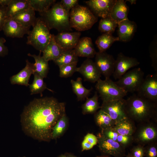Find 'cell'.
Listing matches in <instances>:
<instances>
[{
  "label": "cell",
  "instance_id": "1",
  "mask_svg": "<svg viewBox=\"0 0 157 157\" xmlns=\"http://www.w3.org/2000/svg\"><path fill=\"white\" fill-rule=\"evenodd\" d=\"M65 113V103L53 97L35 99L25 107L21 115L23 130L34 139L49 141L54 126Z\"/></svg>",
  "mask_w": 157,
  "mask_h": 157
},
{
  "label": "cell",
  "instance_id": "2",
  "mask_svg": "<svg viewBox=\"0 0 157 157\" xmlns=\"http://www.w3.org/2000/svg\"><path fill=\"white\" fill-rule=\"evenodd\" d=\"M124 110L127 117L138 123L157 122V103L134 94L125 100Z\"/></svg>",
  "mask_w": 157,
  "mask_h": 157
},
{
  "label": "cell",
  "instance_id": "3",
  "mask_svg": "<svg viewBox=\"0 0 157 157\" xmlns=\"http://www.w3.org/2000/svg\"><path fill=\"white\" fill-rule=\"evenodd\" d=\"M39 13L50 29L54 28L60 32L72 31L69 13L63 7L60 2L54 3L47 12Z\"/></svg>",
  "mask_w": 157,
  "mask_h": 157
},
{
  "label": "cell",
  "instance_id": "4",
  "mask_svg": "<svg viewBox=\"0 0 157 157\" xmlns=\"http://www.w3.org/2000/svg\"><path fill=\"white\" fill-rule=\"evenodd\" d=\"M69 20L71 28L80 32L91 28L98 18L88 8L78 4L70 10Z\"/></svg>",
  "mask_w": 157,
  "mask_h": 157
},
{
  "label": "cell",
  "instance_id": "5",
  "mask_svg": "<svg viewBox=\"0 0 157 157\" xmlns=\"http://www.w3.org/2000/svg\"><path fill=\"white\" fill-rule=\"evenodd\" d=\"M33 28L28 34L26 44L43 52L51 39L52 34L50 33V29L40 17L37 18Z\"/></svg>",
  "mask_w": 157,
  "mask_h": 157
},
{
  "label": "cell",
  "instance_id": "6",
  "mask_svg": "<svg viewBox=\"0 0 157 157\" xmlns=\"http://www.w3.org/2000/svg\"><path fill=\"white\" fill-rule=\"evenodd\" d=\"M95 88L103 102L123 98L127 93L110 78L104 80L99 79L97 82Z\"/></svg>",
  "mask_w": 157,
  "mask_h": 157
},
{
  "label": "cell",
  "instance_id": "7",
  "mask_svg": "<svg viewBox=\"0 0 157 157\" xmlns=\"http://www.w3.org/2000/svg\"><path fill=\"white\" fill-rule=\"evenodd\" d=\"M153 121L139 123L132 135L134 142L144 146L157 140V126Z\"/></svg>",
  "mask_w": 157,
  "mask_h": 157
},
{
  "label": "cell",
  "instance_id": "8",
  "mask_svg": "<svg viewBox=\"0 0 157 157\" xmlns=\"http://www.w3.org/2000/svg\"><path fill=\"white\" fill-rule=\"evenodd\" d=\"M144 73L140 67L127 71L115 83L127 93L137 92L144 78Z\"/></svg>",
  "mask_w": 157,
  "mask_h": 157
},
{
  "label": "cell",
  "instance_id": "9",
  "mask_svg": "<svg viewBox=\"0 0 157 157\" xmlns=\"http://www.w3.org/2000/svg\"><path fill=\"white\" fill-rule=\"evenodd\" d=\"M97 137L99 150L104 155L114 157L125 156L126 148L117 142L105 137L101 133Z\"/></svg>",
  "mask_w": 157,
  "mask_h": 157
},
{
  "label": "cell",
  "instance_id": "10",
  "mask_svg": "<svg viewBox=\"0 0 157 157\" xmlns=\"http://www.w3.org/2000/svg\"><path fill=\"white\" fill-rule=\"evenodd\" d=\"M137 92L138 95L157 103V72L147 75Z\"/></svg>",
  "mask_w": 157,
  "mask_h": 157
},
{
  "label": "cell",
  "instance_id": "11",
  "mask_svg": "<svg viewBox=\"0 0 157 157\" xmlns=\"http://www.w3.org/2000/svg\"><path fill=\"white\" fill-rule=\"evenodd\" d=\"M94 63L101 75L105 78H110L115 69V60L113 56L106 52H97Z\"/></svg>",
  "mask_w": 157,
  "mask_h": 157
},
{
  "label": "cell",
  "instance_id": "12",
  "mask_svg": "<svg viewBox=\"0 0 157 157\" xmlns=\"http://www.w3.org/2000/svg\"><path fill=\"white\" fill-rule=\"evenodd\" d=\"M125 99L123 98L108 101H103L101 110L107 113L116 122L127 117L125 112Z\"/></svg>",
  "mask_w": 157,
  "mask_h": 157
},
{
  "label": "cell",
  "instance_id": "13",
  "mask_svg": "<svg viewBox=\"0 0 157 157\" xmlns=\"http://www.w3.org/2000/svg\"><path fill=\"white\" fill-rule=\"evenodd\" d=\"M139 64L140 62L136 58L126 56L120 53L115 60V69L113 74L114 78L118 79L129 69Z\"/></svg>",
  "mask_w": 157,
  "mask_h": 157
},
{
  "label": "cell",
  "instance_id": "14",
  "mask_svg": "<svg viewBox=\"0 0 157 157\" xmlns=\"http://www.w3.org/2000/svg\"><path fill=\"white\" fill-rule=\"evenodd\" d=\"M116 0H90L85 3L96 16L104 18L110 16Z\"/></svg>",
  "mask_w": 157,
  "mask_h": 157
},
{
  "label": "cell",
  "instance_id": "15",
  "mask_svg": "<svg viewBox=\"0 0 157 157\" xmlns=\"http://www.w3.org/2000/svg\"><path fill=\"white\" fill-rule=\"evenodd\" d=\"M30 27L24 26L16 20L11 18H7L2 30L7 37L12 38H21L29 33Z\"/></svg>",
  "mask_w": 157,
  "mask_h": 157
},
{
  "label": "cell",
  "instance_id": "16",
  "mask_svg": "<svg viewBox=\"0 0 157 157\" xmlns=\"http://www.w3.org/2000/svg\"><path fill=\"white\" fill-rule=\"evenodd\" d=\"M76 72L83 76L85 81L92 83L97 82L101 76L94 62L90 58H87L80 67H77Z\"/></svg>",
  "mask_w": 157,
  "mask_h": 157
},
{
  "label": "cell",
  "instance_id": "17",
  "mask_svg": "<svg viewBox=\"0 0 157 157\" xmlns=\"http://www.w3.org/2000/svg\"><path fill=\"white\" fill-rule=\"evenodd\" d=\"M81 35L80 32H59L54 36L56 42L63 50L74 49L77 44Z\"/></svg>",
  "mask_w": 157,
  "mask_h": 157
},
{
  "label": "cell",
  "instance_id": "18",
  "mask_svg": "<svg viewBox=\"0 0 157 157\" xmlns=\"http://www.w3.org/2000/svg\"><path fill=\"white\" fill-rule=\"evenodd\" d=\"M74 49L78 57H85L90 58L94 57L97 53L91 39L87 37L80 39Z\"/></svg>",
  "mask_w": 157,
  "mask_h": 157
},
{
  "label": "cell",
  "instance_id": "19",
  "mask_svg": "<svg viewBox=\"0 0 157 157\" xmlns=\"http://www.w3.org/2000/svg\"><path fill=\"white\" fill-rule=\"evenodd\" d=\"M117 27L119 41L126 42L132 38L136 31L137 25L135 22L128 19L118 24Z\"/></svg>",
  "mask_w": 157,
  "mask_h": 157
},
{
  "label": "cell",
  "instance_id": "20",
  "mask_svg": "<svg viewBox=\"0 0 157 157\" xmlns=\"http://www.w3.org/2000/svg\"><path fill=\"white\" fill-rule=\"evenodd\" d=\"M33 63H30L28 60H26V65L19 73L13 76L10 79L11 84H18L28 86L30 77L34 73Z\"/></svg>",
  "mask_w": 157,
  "mask_h": 157
},
{
  "label": "cell",
  "instance_id": "21",
  "mask_svg": "<svg viewBox=\"0 0 157 157\" xmlns=\"http://www.w3.org/2000/svg\"><path fill=\"white\" fill-rule=\"evenodd\" d=\"M11 18L26 27H32L37 19L35 10L31 7L15 15Z\"/></svg>",
  "mask_w": 157,
  "mask_h": 157
},
{
  "label": "cell",
  "instance_id": "22",
  "mask_svg": "<svg viewBox=\"0 0 157 157\" xmlns=\"http://www.w3.org/2000/svg\"><path fill=\"white\" fill-rule=\"evenodd\" d=\"M126 2L123 0H116L110 13V17L118 24L128 19L129 8Z\"/></svg>",
  "mask_w": 157,
  "mask_h": 157
},
{
  "label": "cell",
  "instance_id": "23",
  "mask_svg": "<svg viewBox=\"0 0 157 157\" xmlns=\"http://www.w3.org/2000/svg\"><path fill=\"white\" fill-rule=\"evenodd\" d=\"M136 127L135 122L127 117L116 122L113 128L119 135H132Z\"/></svg>",
  "mask_w": 157,
  "mask_h": 157
},
{
  "label": "cell",
  "instance_id": "24",
  "mask_svg": "<svg viewBox=\"0 0 157 157\" xmlns=\"http://www.w3.org/2000/svg\"><path fill=\"white\" fill-rule=\"evenodd\" d=\"M54 35L52 34L51 40L43 52L42 57L46 61H53L58 58L65 50L56 42Z\"/></svg>",
  "mask_w": 157,
  "mask_h": 157
},
{
  "label": "cell",
  "instance_id": "25",
  "mask_svg": "<svg viewBox=\"0 0 157 157\" xmlns=\"http://www.w3.org/2000/svg\"><path fill=\"white\" fill-rule=\"evenodd\" d=\"M41 53L40 52L38 55L30 53H28L27 55L33 57L35 60V63L33 64L34 73H37L44 78L47 76L49 67L48 61L46 60L42 56H41Z\"/></svg>",
  "mask_w": 157,
  "mask_h": 157
},
{
  "label": "cell",
  "instance_id": "26",
  "mask_svg": "<svg viewBox=\"0 0 157 157\" xmlns=\"http://www.w3.org/2000/svg\"><path fill=\"white\" fill-rule=\"evenodd\" d=\"M30 7L29 0H11L7 6L6 19Z\"/></svg>",
  "mask_w": 157,
  "mask_h": 157
},
{
  "label": "cell",
  "instance_id": "27",
  "mask_svg": "<svg viewBox=\"0 0 157 157\" xmlns=\"http://www.w3.org/2000/svg\"><path fill=\"white\" fill-rule=\"evenodd\" d=\"M94 118L96 124L101 130L113 128L116 123L107 113L101 109L95 113Z\"/></svg>",
  "mask_w": 157,
  "mask_h": 157
},
{
  "label": "cell",
  "instance_id": "28",
  "mask_svg": "<svg viewBox=\"0 0 157 157\" xmlns=\"http://www.w3.org/2000/svg\"><path fill=\"white\" fill-rule=\"evenodd\" d=\"M73 91L77 96L78 101L84 100L88 97L92 90V88L88 89L83 85L82 79L78 77L76 80L72 79L70 81Z\"/></svg>",
  "mask_w": 157,
  "mask_h": 157
},
{
  "label": "cell",
  "instance_id": "29",
  "mask_svg": "<svg viewBox=\"0 0 157 157\" xmlns=\"http://www.w3.org/2000/svg\"><path fill=\"white\" fill-rule=\"evenodd\" d=\"M119 41L118 37H115L112 34L104 33L98 37L95 44L100 52H106L115 42Z\"/></svg>",
  "mask_w": 157,
  "mask_h": 157
},
{
  "label": "cell",
  "instance_id": "30",
  "mask_svg": "<svg viewBox=\"0 0 157 157\" xmlns=\"http://www.w3.org/2000/svg\"><path fill=\"white\" fill-rule=\"evenodd\" d=\"M99 96L96 91L94 95L90 98H87L85 103L82 106V112L83 114L95 113L101 108L98 102Z\"/></svg>",
  "mask_w": 157,
  "mask_h": 157
},
{
  "label": "cell",
  "instance_id": "31",
  "mask_svg": "<svg viewBox=\"0 0 157 157\" xmlns=\"http://www.w3.org/2000/svg\"><path fill=\"white\" fill-rule=\"evenodd\" d=\"M78 57L74 49L65 50L60 56L53 61L59 67L73 63H77Z\"/></svg>",
  "mask_w": 157,
  "mask_h": 157
},
{
  "label": "cell",
  "instance_id": "32",
  "mask_svg": "<svg viewBox=\"0 0 157 157\" xmlns=\"http://www.w3.org/2000/svg\"><path fill=\"white\" fill-rule=\"evenodd\" d=\"M68 124V119L64 114L54 126L51 133V139L56 140L62 135L66 130Z\"/></svg>",
  "mask_w": 157,
  "mask_h": 157
},
{
  "label": "cell",
  "instance_id": "33",
  "mask_svg": "<svg viewBox=\"0 0 157 157\" xmlns=\"http://www.w3.org/2000/svg\"><path fill=\"white\" fill-rule=\"evenodd\" d=\"M34 79L32 83L29 85L31 94H40L42 95V92L46 89H48L43 79L37 73L33 74Z\"/></svg>",
  "mask_w": 157,
  "mask_h": 157
},
{
  "label": "cell",
  "instance_id": "34",
  "mask_svg": "<svg viewBox=\"0 0 157 157\" xmlns=\"http://www.w3.org/2000/svg\"><path fill=\"white\" fill-rule=\"evenodd\" d=\"M30 7L39 13L47 12L55 3L54 0H29Z\"/></svg>",
  "mask_w": 157,
  "mask_h": 157
},
{
  "label": "cell",
  "instance_id": "35",
  "mask_svg": "<svg viewBox=\"0 0 157 157\" xmlns=\"http://www.w3.org/2000/svg\"><path fill=\"white\" fill-rule=\"evenodd\" d=\"M117 26L118 24L109 16L101 18L99 23L98 28L102 33L112 34Z\"/></svg>",
  "mask_w": 157,
  "mask_h": 157
},
{
  "label": "cell",
  "instance_id": "36",
  "mask_svg": "<svg viewBox=\"0 0 157 157\" xmlns=\"http://www.w3.org/2000/svg\"><path fill=\"white\" fill-rule=\"evenodd\" d=\"M98 143L97 137L92 133H88L84 137L81 144L82 151L92 149Z\"/></svg>",
  "mask_w": 157,
  "mask_h": 157
},
{
  "label": "cell",
  "instance_id": "37",
  "mask_svg": "<svg viewBox=\"0 0 157 157\" xmlns=\"http://www.w3.org/2000/svg\"><path fill=\"white\" fill-rule=\"evenodd\" d=\"M77 63H73L59 67L60 76L66 78L71 76L76 72Z\"/></svg>",
  "mask_w": 157,
  "mask_h": 157
},
{
  "label": "cell",
  "instance_id": "38",
  "mask_svg": "<svg viewBox=\"0 0 157 157\" xmlns=\"http://www.w3.org/2000/svg\"><path fill=\"white\" fill-rule=\"evenodd\" d=\"M144 156L157 157V141L150 143L144 146Z\"/></svg>",
  "mask_w": 157,
  "mask_h": 157
},
{
  "label": "cell",
  "instance_id": "39",
  "mask_svg": "<svg viewBox=\"0 0 157 157\" xmlns=\"http://www.w3.org/2000/svg\"><path fill=\"white\" fill-rule=\"evenodd\" d=\"M117 142L126 148L130 146L134 142V141L133 135L119 134Z\"/></svg>",
  "mask_w": 157,
  "mask_h": 157
},
{
  "label": "cell",
  "instance_id": "40",
  "mask_svg": "<svg viewBox=\"0 0 157 157\" xmlns=\"http://www.w3.org/2000/svg\"><path fill=\"white\" fill-rule=\"evenodd\" d=\"M101 133L105 137L116 141L119 135L113 128L101 130Z\"/></svg>",
  "mask_w": 157,
  "mask_h": 157
},
{
  "label": "cell",
  "instance_id": "41",
  "mask_svg": "<svg viewBox=\"0 0 157 157\" xmlns=\"http://www.w3.org/2000/svg\"><path fill=\"white\" fill-rule=\"evenodd\" d=\"M78 0H62L60 2L63 7L67 12L78 4Z\"/></svg>",
  "mask_w": 157,
  "mask_h": 157
},
{
  "label": "cell",
  "instance_id": "42",
  "mask_svg": "<svg viewBox=\"0 0 157 157\" xmlns=\"http://www.w3.org/2000/svg\"><path fill=\"white\" fill-rule=\"evenodd\" d=\"M130 153L134 157H144V146L137 144L132 148Z\"/></svg>",
  "mask_w": 157,
  "mask_h": 157
},
{
  "label": "cell",
  "instance_id": "43",
  "mask_svg": "<svg viewBox=\"0 0 157 157\" xmlns=\"http://www.w3.org/2000/svg\"><path fill=\"white\" fill-rule=\"evenodd\" d=\"M156 46H153L152 47H151L150 53L152 61V66L156 72H157V54Z\"/></svg>",
  "mask_w": 157,
  "mask_h": 157
},
{
  "label": "cell",
  "instance_id": "44",
  "mask_svg": "<svg viewBox=\"0 0 157 157\" xmlns=\"http://www.w3.org/2000/svg\"><path fill=\"white\" fill-rule=\"evenodd\" d=\"M7 6H0V31L2 30L3 26L6 19Z\"/></svg>",
  "mask_w": 157,
  "mask_h": 157
},
{
  "label": "cell",
  "instance_id": "45",
  "mask_svg": "<svg viewBox=\"0 0 157 157\" xmlns=\"http://www.w3.org/2000/svg\"><path fill=\"white\" fill-rule=\"evenodd\" d=\"M6 42L4 38L0 37V57H4L8 53V48L4 44Z\"/></svg>",
  "mask_w": 157,
  "mask_h": 157
},
{
  "label": "cell",
  "instance_id": "46",
  "mask_svg": "<svg viewBox=\"0 0 157 157\" xmlns=\"http://www.w3.org/2000/svg\"><path fill=\"white\" fill-rule=\"evenodd\" d=\"M11 0H0V6H7Z\"/></svg>",
  "mask_w": 157,
  "mask_h": 157
},
{
  "label": "cell",
  "instance_id": "47",
  "mask_svg": "<svg viewBox=\"0 0 157 157\" xmlns=\"http://www.w3.org/2000/svg\"><path fill=\"white\" fill-rule=\"evenodd\" d=\"M126 1H127L129 2L131 5L133 4H135L136 1V0H126Z\"/></svg>",
  "mask_w": 157,
  "mask_h": 157
},
{
  "label": "cell",
  "instance_id": "48",
  "mask_svg": "<svg viewBox=\"0 0 157 157\" xmlns=\"http://www.w3.org/2000/svg\"><path fill=\"white\" fill-rule=\"evenodd\" d=\"M66 154L68 157H77L71 154L66 153Z\"/></svg>",
  "mask_w": 157,
  "mask_h": 157
},
{
  "label": "cell",
  "instance_id": "49",
  "mask_svg": "<svg viewBox=\"0 0 157 157\" xmlns=\"http://www.w3.org/2000/svg\"><path fill=\"white\" fill-rule=\"evenodd\" d=\"M58 157H68L66 154H62L59 156Z\"/></svg>",
  "mask_w": 157,
  "mask_h": 157
},
{
  "label": "cell",
  "instance_id": "50",
  "mask_svg": "<svg viewBox=\"0 0 157 157\" xmlns=\"http://www.w3.org/2000/svg\"><path fill=\"white\" fill-rule=\"evenodd\" d=\"M126 157H134L131 154V153H128L126 155Z\"/></svg>",
  "mask_w": 157,
  "mask_h": 157
},
{
  "label": "cell",
  "instance_id": "51",
  "mask_svg": "<svg viewBox=\"0 0 157 157\" xmlns=\"http://www.w3.org/2000/svg\"><path fill=\"white\" fill-rule=\"evenodd\" d=\"M96 157H110L109 156H105V155H102L101 156H97Z\"/></svg>",
  "mask_w": 157,
  "mask_h": 157
}]
</instances>
